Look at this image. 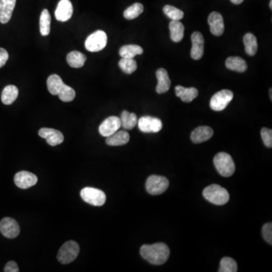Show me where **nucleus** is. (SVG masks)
<instances>
[{"instance_id": "22", "label": "nucleus", "mask_w": 272, "mask_h": 272, "mask_svg": "<svg viewBox=\"0 0 272 272\" xmlns=\"http://www.w3.org/2000/svg\"><path fill=\"white\" fill-rule=\"evenodd\" d=\"M175 90L176 96L180 97L184 102H191L198 95V90L194 87L184 88L181 86H177Z\"/></svg>"}, {"instance_id": "13", "label": "nucleus", "mask_w": 272, "mask_h": 272, "mask_svg": "<svg viewBox=\"0 0 272 272\" xmlns=\"http://www.w3.org/2000/svg\"><path fill=\"white\" fill-rule=\"evenodd\" d=\"M15 184L22 189H28L37 183V176L28 171L18 172L14 178Z\"/></svg>"}, {"instance_id": "9", "label": "nucleus", "mask_w": 272, "mask_h": 272, "mask_svg": "<svg viewBox=\"0 0 272 272\" xmlns=\"http://www.w3.org/2000/svg\"><path fill=\"white\" fill-rule=\"evenodd\" d=\"M234 98V94L231 90H223L215 93L211 100V108L215 111L225 110Z\"/></svg>"}, {"instance_id": "40", "label": "nucleus", "mask_w": 272, "mask_h": 272, "mask_svg": "<svg viewBox=\"0 0 272 272\" xmlns=\"http://www.w3.org/2000/svg\"><path fill=\"white\" fill-rule=\"evenodd\" d=\"M269 92H270V98H271V101H272V89H270V91H269Z\"/></svg>"}, {"instance_id": "1", "label": "nucleus", "mask_w": 272, "mask_h": 272, "mask_svg": "<svg viewBox=\"0 0 272 272\" xmlns=\"http://www.w3.org/2000/svg\"><path fill=\"white\" fill-rule=\"evenodd\" d=\"M140 254L151 264L160 266L168 260L170 250L165 243H157L152 245H143L140 249Z\"/></svg>"}, {"instance_id": "35", "label": "nucleus", "mask_w": 272, "mask_h": 272, "mask_svg": "<svg viewBox=\"0 0 272 272\" xmlns=\"http://www.w3.org/2000/svg\"><path fill=\"white\" fill-rule=\"evenodd\" d=\"M261 136L266 147H272V130L268 128H263L261 130Z\"/></svg>"}, {"instance_id": "37", "label": "nucleus", "mask_w": 272, "mask_h": 272, "mask_svg": "<svg viewBox=\"0 0 272 272\" xmlns=\"http://www.w3.org/2000/svg\"><path fill=\"white\" fill-rule=\"evenodd\" d=\"M8 59V53L5 49L0 48V68H2Z\"/></svg>"}, {"instance_id": "10", "label": "nucleus", "mask_w": 272, "mask_h": 272, "mask_svg": "<svg viewBox=\"0 0 272 272\" xmlns=\"http://www.w3.org/2000/svg\"><path fill=\"white\" fill-rule=\"evenodd\" d=\"M137 123L139 129L145 133L158 132L163 127V123L160 119L150 116L142 117L139 120Z\"/></svg>"}, {"instance_id": "2", "label": "nucleus", "mask_w": 272, "mask_h": 272, "mask_svg": "<svg viewBox=\"0 0 272 272\" xmlns=\"http://www.w3.org/2000/svg\"><path fill=\"white\" fill-rule=\"evenodd\" d=\"M47 87L52 95H59L60 101L64 102H70L75 98V90L66 85L58 74L49 76L47 80Z\"/></svg>"}, {"instance_id": "33", "label": "nucleus", "mask_w": 272, "mask_h": 272, "mask_svg": "<svg viewBox=\"0 0 272 272\" xmlns=\"http://www.w3.org/2000/svg\"><path fill=\"white\" fill-rule=\"evenodd\" d=\"M163 12L172 21H180L184 17V12L173 5H165L163 7Z\"/></svg>"}, {"instance_id": "27", "label": "nucleus", "mask_w": 272, "mask_h": 272, "mask_svg": "<svg viewBox=\"0 0 272 272\" xmlns=\"http://www.w3.org/2000/svg\"><path fill=\"white\" fill-rule=\"evenodd\" d=\"M144 50L138 45H125L120 49V56L124 59H134L136 56L143 54Z\"/></svg>"}, {"instance_id": "11", "label": "nucleus", "mask_w": 272, "mask_h": 272, "mask_svg": "<svg viewBox=\"0 0 272 272\" xmlns=\"http://www.w3.org/2000/svg\"><path fill=\"white\" fill-rule=\"evenodd\" d=\"M0 232L5 238H15L20 233L19 225L13 218L6 217L0 222Z\"/></svg>"}, {"instance_id": "41", "label": "nucleus", "mask_w": 272, "mask_h": 272, "mask_svg": "<svg viewBox=\"0 0 272 272\" xmlns=\"http://www.w3.org/2000/svg\"><path fill=\"white\" fill-rule=\"evenodd\" d=\"M269 6H270L271 9H272V0L270 1V4H269Z\"/></svg>"}, {"instance_id": "8", "label": "nucleus", "mask_w": 272, "mask_h": 272, "mask_svg": "<svg viewBox=\"0 0 272 272\" xmlns=\"http://www.w3.org/2000/svg\"><path fill=\"white\" fill-rule=\"evenodd\" d=\"M169 180L160 176H151L146 181V190L151 195H160L168 188Z\"/></svg>"}, {"instance_id": "24", "label": "nucleus", "mask_w": 272, "mask_h": 272, "mask_svg": "<svg viewBox=\"0 0 272 272\" xmlns=\"http://www.w3.org/2000/svg\"><path fill=\"white\" fill-rule=\"evenodd\" d=\"M225 66L227 68L234 71L243 73L247 70V64L243 59L240 57H229L225 61Z\"/></svg>"}, {"instance_id": "21", "label": "nucleus", "mask_w": 272, "mask_h": 272, "mask_svg": "<svg viewBox=\"0 0 272 272\" xmlns=\"http://www.w3.org/2000/svg\"><path fill=\"white\" fill-rule=\"evenodd\" d=\"M129 139L130 136L126 131H118L107 137L106 143L110 146H121L127 144Z\"/></svg>"}, {"instance_id": "18", "label": "nucleus", "mask_w": 272, "mask_h": 272, "mask_svg": "<svg viewBox=\"0 0 272 272\" xmlns=\"http://www.w3.org/2000/svg\"><path fill=\"white\" fill-rule=\"evenodd\" d=\"M156 79H157V86L156 87V91L158 94L168 91L171 86V80L169 77L168 72L164 68H159L156 72Z\"/></svg>"}, {"instance_id": "12", "label": "nucleus", "mask_w": 272, "mask_h": 272, "mask_svg": "<svg viewBox=\"0 0 272 272\" xmlns=\"http://www.w3.org/2000/svg\"><path fill=\"white\" fill-rule=\"evenodd\" d=\"M121 127V118L118 117L111 116L104 120L101 125H100L99 130L101 134L104 137H108L110 135H113L119 130Z\"/></svg>"}, {"instance_id": "30", "label": "nucleus", "mask_w": 272, "mask_h": 272, "mask_svg": "<svg viewBox=\"0 0 272 272\" xmlns=\"http://www.w3.org/2000/svg\"><path fill=\"white\" fill-rule=\"evenodd\" d=\"M51 15L47 9H43L39 18V30L42 36H46L50 33Z\"/></svg>"}, {"instance_id": "34", "label": "nucleus", "mask_w": 272, "mask_h": 272, "mask_svg": "<svg viewBox=\"0 0 272 272\" xmlns=\"http://www.w3.org/2000/svg\"><path fill=\"white\" fill-rule=\"evenodd\" d=\"M219 272H238V265L235 260L230 257H224L220 262Z\"/></svg>"}, {"instance_id": "19", "label": "nucleus", "mask_w": 272, "mask_h": 272, "mask_svg": "<svg viewBox=\"0 0 272 272\" xmlns=\"http://www.w3.org/2000/svg\"><path fill=\"white\" fill-rule=\"evenodd\" d=\"M16 0H0V23L6 24L12 18Z\"/></svg>"}, {"instance_id": "29", "label": "nucleus", "mask_w": 272, "mask_h": 272, "mask_svg": "<svg viewBox=\"0 0 272 272\" xmlns=\"http://www.w3.org/2000/svg\"><path fill=\"white\" fill-rule=\"evenodd\" d=\"M245 50L246 54L250 56H255L258 51V43L256 36L253 33H248L243 37Z\"/></svg>"}, {"instance_id": "39", "label": "nucleus", "mask_w": 272, "mask_h": 272, "mask_svg": "<svg viewBox=\"0 0 272 272\" xmlns=\"http://www.w3.org/2000/svg\"><path fill=\"white\" fill-rule=\"evenodd\" d=\"M231 2L233 4H235V5H240L243 2V0H231Z\"/></svg>"}, {"instance_id": "5", "label": "nucleus", "mask_w": 272, "mask_h": 272, "mask_svg": "<svg viewBox=\"0 0 272 272\" xmlns=\"http://www.w3.org/2000/svg\"><path fill=\"white\" fill-rule=\"evenodd\" d=\"M80 253V246L74 241H69L62 245L58 253V260L61 264H69L77 259Z\"/></svg>"}, {"instance_id": "15", "label": "nucleus", "mask_w": 272, "mask_h": 272, "mask_svg": "<svg viewBox=\"0 0 272 272\" xmlns=\"http://www.w3.org/2000/svg\"><path fill=\"white\" fill-rule=\"evenodd\" d=\"M74 12L73 5L70 0H60L56 10V19L59 22H65L70 19Z\"/></svg>"}, {"instance_id": "16", "label": "nucleus", "mask_w": 272, "mask_h": 272, "mask_svg": "<svg viewBox=\"0 0 272 272\" xmlns=\"http://www.w3.org/2000/svg\"><path fill=\"white\" fill-rule=\"evenodd\" d=\"M192 48L191 50V56L194 60H200L204 56V38L202 33L195 31L191 35Z\"/></svg>"}, {"instance_id": "14", "label": "nucleus", "mask_w": 272, "mask_h": 272, "mask_svg": "<svg viewBox=\"0 0 272 272\" xmlns=\"http://www.w3.org/2000/svg\"><path fill=\"white\" fill-rule=\"evenodd\" d=\"M39 135L45 139L51 146H56L64 142V135L60 131L51 128H42L39 129Z\"/></svg>"}, {"instance_id": "6", "label": "nucleus", "mask_w": 272, "mask_h": 272, "mask_svg": "<svg viewBox=\"0 0 272 272\" xmlns=\"http://www.w3.org/2000/svg\"><path fill=\"white\" fill-rule=\"evenodd\" d=\"M80 197L90 205L101 207L106 202V194L95 187H84L80 191Z\"/></svg>"}, {"instance_id": "3", "label": "nucleus", "mask_w": 272, "mask_h": 272, "mask_svg": "<svg viewBox=\"0 0 272 272\" xmlns=\"http://www.w3.org/2000/svg\"><path fill=\"white\" fill-rule=\"evenodd\" d=\"M204 198L215 205H225L229 201V193L218 184H211L203 191Z\"/></svg>"}, {"instance_id": "20", "label": "nucleus", "mask_w": 272, "mask_h": 272, "mask_svg": "<svg viewBox=\"0 0 272 272\" xmlns=\"http://www.w3.org/2000/svg\"><path fill=\"white\" fill-rule=\"evenodd\" d=\"M213 135V130L209 126H199L196 128L191 135V139L194 143L200 144L207 142Z\"/></svg>"}, {"instance_id": "38", "label": "nucleus", "mask_w": 272, "mask_h": 272, "mask_svg": "<svg viewBox=\"0 0 272 272\" xmlns=\"http://www.w3.org/2000/svg\"><path fill=\"white\" fill-rule=\"evenodd\" d=\"M5 272H19V269H18V265L16 264L14 261H11L7 263L5 266V269H4Z\"/></svg>"}, {"instance_id": "7", "label": "nucleus", "mask_w": 272, "mask_h": 272, "mask_svg": "<svg viewBox=\"0 0 272 272\" xmlns=\"http://www.w3.org/2000/svg\"><path fill=\"white\" fill-rule=\"evenodd\" d=\"M108 36L103 30H97L87 37L85 42L87 50L91 52H100L106 47Z\"/></svg>"}, {"instance_id": "23", "label": "nucleus", "mask_w": 272, "mask_h": 272, "mask_svg": "<svg viewBox=\"0 0 272 272\" xmlns=\"http://www.w3.org/2000/svg\"><path fill=\"white\" fill-rule=\"evenodd\" d=\"M170 37L175 43H180L184 37V27L180 21H172L169 25Z\"/></svg>"}, {"instance_id": "4", "label": "nucleus", "mask_w": 272, "mask_h": 272, "mask_svg": "<svg viewBox=\"0 0 272 272\" xmlns=\"http://www.w3.org/2000/svg\"><path fill=\"white\" fill-rule=\"evenodd\" d=\"M215 169L223 177H230L235 173V164L231 155L225 152L217 153L213 159Z\"/></svg>"}, {"instance_id": "28", "label": "nucleus", "mask_w": 272, "mask_h": 272, "mask_svg": "<svg viewBox=\"0 0 272 272\" xmlns=\"http://www.w3.org/2000/svg\"><path fill=\"white\" fill-rule=\"evenodd\" d=\"M121 126L123 129L131 130L134 129L137 124L138 119L136 114L134 113H129L128 111H122L121 118Z\"/></svg>"}, {"instance_id": "36", "label": "nucleus", "mask_w": 272, "mask_h": 272, "mask_svg": "<svg viewBox=\"0 0 272 272\" xmlns=\"http://www.w3.org/2000/svg\"><path fill=\"white\" fill-rule=\"evenodd\" d=\"M263 237L269 244H272V224L267 223L263 227Z\"/></svg>"}, {"instance_id": "25", "label": "nucleus", "mask_w": 272, "mask_h": 272, "mask_svg": "<svg viewBox=\"0 0 272 272\" xmlns=\"http://www.w3.org/2000/svg\"><path fill=\"white\" fill-rule=\"evenodd\" d=\"M87 57L78 51H73L67 56V61L69 65L74 68H80L85 64Z\"/></svg>"}, {"instance_id": "17", "label": "nucleus", "mask_w": 272, "mask_h": 272, "mask_svg": "<svg viewBox=\"0 0 272 272\" xmlns=\"http://www.w3.org/2000/svg\"><path fill=\"white\" fill-rule=\"evenodd\" d=\"M208 24L212 34L216 36H220L223 34L225 31L223 17L220 13L217 12H211L208 17Z\"/></svg>"}, {"instance_id": "31", "label": "nucleus", "mask_w": 272, "mask_h": 272, "mask_svg": "<svg viewBox=\"0 0 272 272\" xmlns=\"http://www.w3.org/2000/svg\"><path fill=\"white\" fill-rule=\"evenodd\" d=\"M143 12V5L139 2H136L124 11L123 16L125 19L133 20L138 18Z\"/></svg>"}, {"instance_id": "32", "label": "nucleus", "mask_w": 272, "mask_h": 272, "mask_svg": "<svg viewBox=\"0 0 272 272\" xmlns=\"http://www.w3.org/2000/svg\"><path fill=\"white\" fill-rule=\"evenodd\" d=\"M119 66L121 70L126 74H132L137 70V63L133 59L122 58L119 61Z\"/></svg>"}, {"instance_id": "26", "label": "nucleus", "mask_w": 272, "mask_h": 272, "mask_svg": "<svg viewBox=\"0 0 272 272\" xmlns=\"http://www.w3.org/2000/svg\"><path fill=\"white\" fill-rule=\"evenodd\" d=\"M18 96V89L15 86L8 85L2 90L1 99L2 103L6 105H10L15 102Z\"/></svg>"}]
</instances>
